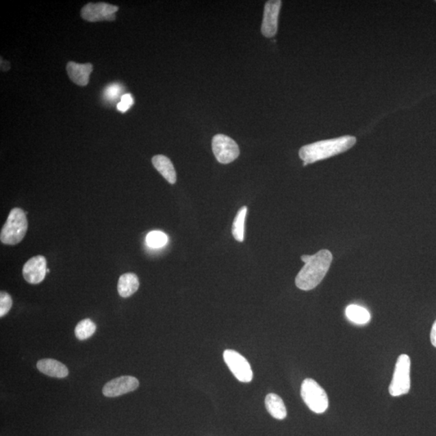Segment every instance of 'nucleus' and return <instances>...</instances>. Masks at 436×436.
<instances>
[{"instance_id":"1","label":"nucleus","mask_w":436,"mask_h":436,"mask_svg":"<svg viewBox=\"0 0 436 436\" xmlns=\"http://www.w3.org/2000/svg\"><path fill=\"white\" fill-rule=\"evenodd\" d=\"M332 259L331 251L325 249L313 255H303L302 260L305 264L296 277V287L304 291L316 287L329 271Z\"/></svg>"},{"instance_id":"2","label":"nucleus","mask_w":436,"mask_h":436,"mask_svg":"<svg viewBox=\"0 0 436 436\" xmlns=\"http://www.w3.org/2000/svg\"><path fill=\"white\" fill-rule=\"evenodd\" d=\"M356 142L357 138L352 136L319 141L300 148L299 156L303 160L304 166H307L347 151Z\"/></svg>"},{"instance_id":"3","label":"nucleus","mask_w":436,"mask_h":436,"mask_svg":"<svg viewBox=\"0 0 436 436\" xmlns=\"http://www.w3.org/2000/svg\"><path fill=\"white\" fill-rule=\"evenodd\" d=\"M28 220L23 209H12L0 233V240L6 245H16L24 240L28 231Z\"/></svg>"},{"instance_id":"4","label":"nucleus","mask_w":436,"mask_h":436,"mask_svg":"<svg viewBox=\"0 0 436 436\" xmlns=\"http://www.w3.org/2000/svg\"><path fill=\"white\" fill-rule=\"evenodd\" d=\"M300 395L309 410L314 413H324L329 406L326 391L313 379H307L303 381Z\"/></svg>"},{"instance_id":"5","label":"nucleus","mask_w":436,"mask_h":436,"mask_svg":"<svg viewBox=\"0 0 436 436\" xmlns=\"http://www.w3.org/2000/svg\"><path fill=\"white\" fill-rule=\"evenodd\" d=\"M411 358L406 354L399 356L395 366L393 380L389 391L391 396L398 397L409 393L411 389Z\"/></svg>"},{"instance_id":"6","label":"nucleus","mask_w":436,"mask_h":436,"mask_svg":"<svg viewBox=\"0 0 436 436\" xmlns=\"http://www.w3.org/2000/svg\"><path fill=\"white\" fill-rule=\"evenodd\" d=\"M212 147L216 159L222 164L232 163L240 154L238 144L224 134H218L214 137Z\"/></svg>"},{"instance_id":"7","label":"nucleus","mask_w":436,"mask_h":436,"mask_svg":"<svg viewBox=\"0 0 436 436\" xmlns=\"http://www.w3.org/2000/svg\"><path fill=\"white\" fill-rule=\"evenodd\" d=\"M225 362L233 376L244 383H248L253 379V372L246 359L233 350H226L223 354Z\"/></svg>"},{"instance_id":"8","label":"nucleus","mask_w":436,"mask_h":436,"mask_svg":"<svg viewBox=\"0 0 436 436\" xmlns=\"http://www.w3.org/2000/svg\"><path fill=\"white\" fill-rule=\"evenodd\" d=\"M119 10L116 5L106 3H88L81 10V16L89 22L114 21L116 20L115 13Z\"/></svg>"},{"instance_id":"9","label":"nucleus","mask_w":436,"mask_h":436,"mask_svg":"<svg viewBox=\"0 0 436 436\" xmlns=\"http://www.w3.org/2000/svg\"><path fill=\"white\" fill-rule=\"evenodd\" d=\"M139 386V381L132 376H123L107 382L103 388V394L107 398H116L133 392Z\"/></svg>"},{"instance_id":"10","label":"nucleus","mask_w":436,"mask_h":436,"mask_svg":"<svg viewBox=\"0 0 436 436\" xmlns=\"http://www.w3.org/2000/svg\"><path fill=\"white\" fill-rule=\"evenodd\" d=\"M22 273L25 280L29 284H40L47 273V259L42 255L34 256L25 263Z\"/></svg>"},{"instance_id":"11","label":"nucleus","mask_w":436,"mask_h":436,"mask_svg":"<svg viewBox=\"0 0 436 436\" xmlns=\"http://www.w3.org/2000/svg\"><path fill=\"white\" fill-rule=\"evenodd\" d=\"M281 7L280 0H272L265 4L261 32L264 37L272 38L277 33L278 18Z\"/></svg>"},{"instance_id":"12","label":"nucleus","mask_w":436,"mask_h":436,"mask_svg":"<svg viewBox=\"0 0 436 436\" xmlns=\"http://www.w3.org/2000/svg\"><path fill=\"white\" fill-rule=\"evenodd\" d=\"M93 70L91 64H79L75 62H69L66 65V71L69 78L79 86H87L89 83V76Z\"/></svg>"},{"instance_id":"13","label":"nucleus","mask_w":436,"mask_h":436,"mask_svg":"<svg viewBox=\"0 0 436 436\" xmlns=\"http://www.w3.org/2000/svg\"><path fill=\"white\" fill-rule=\"evenodd\" d=\"M38 370L43 374L56 377V379H64L69 374V370L64 363L53 359H40L37 363Z\"/></svg>"},{"instance_id":"14","label":"nucleus","mask_w":436,"mask_h":436,"mask_svg":"<svg viewBox=\"0 0 436 436\" xmlns=\"http://www.w3.org/2000/svg\"><path fill=\"white\" fill-rule=\"evenodd\" d=\"M152 164L158 172L163 175L164 178L170 184L177 182V172L174 166L168 157L164 155H155L153 157Z\"/></svg>"},{"instance_id":"15","label":"nucleus","mask_w":436,"mask_h":436,"mask_svg":"<svg viewBox=\"0 0 436 436\" xmlns=\"http://www.w3.org/2000/svg\"><path fill=\"white\" fill-rule=\"evenodd\" d=\"M140 283L138 277L134 273H125L120 276L118 281V290L120 296L124 298H129L136 293Z\"/></svg>"},{"instance_id":"16","label":"nucleus","mask_w":436,"mask_h":436,"mask_svg":"<svg viewBox=\"0 0 436 436\" xmlns=\"http://www.w3.org/2000/svg\"><path fill=\"white\" fill-rule=\"evenodd\" d=\"M265 406L267 411L274 419L279 420H285L287 416V410L282 398L276 394H269L265 398Z\"/></svg>"},{"instance_id":"17","label":"nucleus","mask_w":436,"mask_h":436,"mask_svg":"<svg viewBox=\"0 0 436 436\" xmlns=\"http://www.w3.org/2000/svg\"><path fill=\"white\" fill-rule=\"evenodd\" d=\"M346 316L355 324L365 325L370 321V313L366 308L357 305H350L346 309Z\"/></svg>"},{"instance_id":"18","label":"nucleus","mask_w":436,"mask_h":436,"mask_svg":"<svg viewBox=\"0 0 436 436\" xmlns=\"http://www.w3.org/2000/svg\"><path fill=\"white\" fill-rule=\"evenodd\" d=\"M247 212V207L244 206L238 210V212L233 223L232 233L233 238L238 242H242L244 241V225Z\"/></svg>"},{"instance_id":"19","label":"nucleus","mask_w":436,"mask_h":436,"mask_svg":"<svg viewBox=\"0 0 436 436\" xmlns=\"http://www.w3.org/2000/svg\"><path fill=\"white\" fill-rule=\"evenodd\" d=\"M97 326L91 319L86 318L80 321L75 329V335L79 340H86L95 334Z\"/></svg>"},{"instance_id":"20","label":"nucleus","mask_w":436,"mask_h":436,"mask_svg":"<svg viewBox=\"0 0 436 436\" xmlns=\"http://www.w3.org/2000/svg\"><path fill=\"white\" fill-rule=\"evenodd\" d=\"M146 241L152 248H160L167 244L168 236L161 231H152L148 233Z\"/></svg>"},{"instance_id":"21","label":"nucleus","mask_w":436,"mask_h":436,"mask_svg":"<svg viewBox=\"0 0 436 436\" xmlns=\"http://www.w3.org/2000/svg\"><path fill=\"white\" fill-rule=\"evenodd\" d=\"M121 92H123V86L120 84H112L103 91V98L107 102H115L123 96H121Z\"/></svg>"},{"instance_id":"22","label":"nucleus","mask_w":436,"mask_h":436,"mask_svg":"<svg viewBox=\"0 0 436 436\" xmlns=\"http://www.w3.org/2000/svg\"><path fill=\"white\" fill-rule=\"evenodd\" d=\"M12 307V299L11 296L6 292L1 291L0 293V317L3 318L10 311Z\"/></svg>"},{"instance_id":"23","label":"nucleus","mask_w":436,"mask_h":436,"mask_svg":"<svg viewBox=\"0 0 436 436\" xmlns=\"http://www.w3.org/2000/svg\"><path fill=\"white\" fill-rule=\"evenodd\" d=\"M134 103L131 94H124L120 98V101L118 103V110L121 112H125L130 109Z\"/></svg>"},{"instance_id":"24","label":"nucleus","mask_w":436,"mask_h":436,"mask_svg":"<svg viewBox=\"0 0 436 436\" xmlns=\"http://www.w3.org/2000/svg\"><path fill=\"white\" fill-rule=\"evenodd\" d=\"M431 344L436 348V320L434 322L433 328L431 331Z\"/></svg>"},{"instance_id":"25","label":"nucleus","mask_w":436,"mask_h":436,"mask_svg":"<svg viewBox=\"0 0 436 436\" xmlns=\"http://www.w3.org/2000/svg\"><path fill=\"white\" fill-rule=\"evenodd\" d=\"M10 64L7 61H3V58L1 57V70L3 71H7L10 69Z\"/></svg>"}]
</instances>
